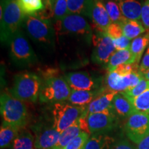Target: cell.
Listing matches in <instances>:
<instances>
[{
    "label": "cell",
    "instance_id": "obj_13",
    "mask_svg": "<svg viewBox=\"0 0 149 149\" xmlns=\"http://www.w3.org/2000/svg\"><path fill=\"white\" fill-rule=\"evenodd\" d=\"M87 120L91 135L106 134L116 126L117 116L112 110L102 113H91L88 114Z\"/></svg>",
    "mask_w": 149,
    "mask_h": 149
},
{
    "label": "cell",
    "instance_id": "obj_34",
    "mask_svg": "<svg viewBox=\"0 0 149 149\" xmlns=\"http://www.w3.org/2000/svg\"><path fill=\"white\" fill-rule=\"evenodd\" d=\"M105 33L112 40L120 38V37L124 35V34H123L122 23L112 22L109 25V26L107 28Z\"/></svg>",
    "mask_w": 149,
    "mask_h": 149
},
{
    "label": "cell",
    "instance_id": "obj_22",
    "mask_svg": "<svg viewBox=\"0 0 149 149\" xmlns=\"http://www.w3.org/2000/svg\"><path fill=\"white\" fill-rule=\"evenodd\" d=\"M69 13L91 19L94 0H66Z\"/></svg>",
    "mask_w": 149,
    "mask_h": 149
},
{
    "label": "cell",
    "instance_id": "obj_38",
    "mask_svg": "<svg viewBox=\"0 0 149 149\" xmlns=\"http://www.w3.org/2000/svg\"><path fill=\"white\" fill-rule=\"evenodd\" d=\"M148 70H149V46L141 58V63L139 67V72L141 73V72L146 71Z\"/></svg>",
    "mask_w": 149,
    "mask_h": 149
},
{
    "label": "cell",
    "instance_id": "obj_28",
    "mask_svg": "<svg viewBox=\"0 0 149 149\" xmlns=\"http://www.w3.org/2000/svg\"><path fill=\"white\" fill-rule=\"evenodd\" d=\"M26 16L34 15L45 8L43 0H17Z\"/></svg>",
    "mask_w": 149,
    "mask_h": 149
},
{
    "label": "cell",
    "instance_id": "obj_42",
    "mask_svg": "<svg viewBox=\"0 0 149 149\" xmlns=\"http://www.w3.org/2000/svg\"><path fill=\"white\" fill-rule=\"evenodd\" d=\"M50 1V2H51V3H53L54 1H55V0H44V1Z\"/></svg>",
    "mask_w": 149,
    "mask_h": 149
},
{
    "label": "cell",
    "instance_id": "obj_24",
    "mask_svg": "<svg viewBox=\"0 0 149 149\" xmlns=\"http://www.w3.org/2000/svg\"><path fill=\"white\" fill-rule=\"evenodd\" d=\"M149 44V31L144 35L136 37L132 41L130 50L135 58L136 64H139L143 53Z\"/></svg>",
    "mask_w": 149,
    "mask_h": 149
},
{
    "label": "cell",
    "instance_id": "obj_32",
    "mask_svg": "<svg viewBox=\"0 0 149 149\" xmlns=\"http://www.w3.org/2000/svg\"><path fill=\"white\" fill-rule=\"evenodd\" d=\"M149 88V81L144 79V77L141 79L139 84L136 85L135 87L129 89V90L125 91V92L122 93L128 98L131 99L136 97L139 96L141 93H143L145 91Z\"/></svg>",
    "mask_w": 149,
    "mask_h": 149
},
{
    "label": "cell",
    "instance_id": "obj_35",
    "mask_svg": "<svg viewBox=\"0 0 149 149\" xmlns=\"http://www.w3.org/2000/svg\"><path fill=\"white\" fill-rule=\"evenodd\" d=\"M139 65L136 63L122 64L117 66L114 71L120 74V75H126V74L133 73V72H139Z\"/></svg>",
    "mask_w": 149,
    "mask_h": 149
},
{
    "label": "cell",
    "instance_id": "obj_21",
    "mask_svg": "<svg viewBox=\"0 0 149 149\" xmlns=\"http://www.w3.org/2000/svg\"><path fill=\"white\" fill-rule=\"evenodd\" d=\"M133 63H135V60L130 49L116 51L111 56L108 63L107 69L108 72H111L120 65Z\"/></svg>",
    "mask_w": 149,
    "mask_h": 149
},
{
    "label": "cell",
    "instance_id": "obj_7",
    "mask_svg": "<svg viewBox=\"0 0 149 149\" xmlns=\"http://www.w3.org/2000/svg\"><path fill=\"white\" fill-rule=\"evenodd\" d=\"M88 107H77L66 102L53 104L52 107L53 126L61 133L73 124L80 117L88 112Z\"/></svg>",
    "mask_w": 149,
    "mask_h": 149
},
{
    "label": "cell",
    "instance_id": "obj_23",
    "mask_svg": "<svg viewBox=\"0 0 149 149\" xmlns=\"http://www.w3.org/2000/svg\"><path fill=\"white\" fill-rule=\"evenodd\" d=\"M20 128L2 122L0 129V148L5 149L13 144L19 133Z\"/></svg>",
    "mask_w": 149,
    "mask_h": 149
},
{
    "label": "cell",
    "instance_id": "obj_5",
    "mask_svg": "<svg viewBox=\"0 0 149 149\" xmlns=\"http://www.w3.org/2000/svg\"><path fill=\"white\" fill-rule=\"evenodd\" d=\"M42 82L40 76L34 72H23L17 74L10 94L23 102H35L40 96Z\"/></svg>",
    "mask_w": 149,
    "mask_h": 149
},
{
    "label": "cell",
    "instance_id": "obj_37",
    "mask_svg": "<svg viewBox=\"0 0 149 149\" xmlns=\"http://www.w3.org/2000/svg\"><path fill=\"white\" fill-rule=\"evenodd\" d=\"M141 20L145 29L147 31H149V0H146L143 3Z\"/></svg>",
    "mask_w": 149,
    "mask_h": 149
},
{
    "label": "cell",
    "instance_id": "obj_40",
    "mask_svg": "<svg viewBox=\"0 0 149 149\" xmlns=\"http://www.w3.org/2000/svg\"><path fill=\"white\" fill-rule=\"evenodd\" d=\"M135 149H149V135L137 144Z\"/></svg>",
    "mask_w": 149,
    "mask_h": 149
},
{
    "label": "cell",
    "instance_id": "obj_30",
    "mask_svg": "<svg viewBox=\"0 0 149 149\" xmlns=\"http://www.w3.org/2000/svg\"><path fill=\"white\" fill-rule=\"evenodd\" d=\"M129 100L136 112L149 115V88L139 96Z\"/></svg>",
    "mask_w": 149,
    "mask_h": 149
},
{
    "label": "cell",
    "instance_id": "obj_33",
    "mask_svg": "<svg viewBox=\"0 0 149 149\" xmlns=\"http://www.w3.org/2000/svg\"><path fill=\"white\" fill-rule=\"evenodd\" d=\"M89 135L90 134L84 132L81 133L80 135L72 139L62 149H81L89 139Z\"/></svg>",
    "mask_w": 149,
    "mask_h": 149
},
{
    "label": "cell",
    "instance_id": "obj_25",
    "mask_svg": "<svg viewBox=\"0 0 149 149\" xmlns=\"http://www.w3.org/2000/svg\"><path fill=\"white\" fill-rule=\"evenodd\" d=\"M122 26L123 34L129 40L140 36L146 31V29L139 20L127 19L122 23Z\"/></svg>",
    "mask_w": 149,
    "mask_h": 149
},
{
    "label": "cell",
    "instance_id": "obj_16",
    "mask_svg": "<svg viewBox=\"0 0 149 149\" xmlns=\"http://www.w3.org/2000/svg\"><path fill=\"white\" fill-rule=\"evenodd\" d=\"M91 20L95 30L106 32L112 23L104 5V0H94L91 14Z\"/></svg>",
    "mask_w": 149,
    "mask_h": 149
},
{
    "label": "cell",
    "instance_id": "obj_20",
    "mask_svg": "<svg viewBox=\"0 0 149 149\" xmlns=\"http://www.w3.org/2000/svg\"><path fill=\"white\" fill-rule=\"evenodd\" d=\"M124 17L130 20L141 19L142 4L138 0H115Z\"/></svg>",
    "mask_w": 149,
    "mask_h": 149
},
{
    "label": "cell",
    "instance_id": "obj_19",
    "mask_svg": "<svg viewBox=\"0 0 149 149\" xmlns=\"http://www.w3.org/2000/svg\"><path fill=\"white\" fill-rule=\"evenodd\" d=\"M113 110L116 116L129 117L136 113L131 102L122 93H117L113 100Z\"/></svg>",
    "mask_w": 149,
    "mask_h": 149
},
{
    "label": "cell",
    "instance_id": "obj_39",
    "mask_svg": "<svg viewBox=\"0 0 149 149\" xmlns=\"http://www.w3.org/2000/svg\"><path fill=\"white\" fill-rule=\"evenodd\" d=\"M109 149H135L134 146L126 139L120 140L113 144Z\"/></svg>",
    "mask_w": 149,
    "mask_h": 149
},
{
    "label": "cell",
    "instance_id": "obj_4",
    "mask_svg": "<svg viewBox=\"0 0 149 149\" xmlns=\"http://www.w3.org/2000/svg\"><path fill=\"white\" fill-rule=\"evenodd\" d=\"M0 111L3 122L22 129L27 124L29 113L26 104L10 94L3 93L0 98Z\"/></svg>",
    "mask_w": 149,
    "mask_h": 149
},
{
    "label": "cell",
    "instance_id": "obj_18",
    "mask_svg": "<svg viewBox=\"0 0 149 149\" xmlns=\"http://www.w3.org/2000/svg\"><path fill=\"white\" fill-rule=\"evenodd\" d=\"M117 93L113 91H108L98 96L88 105V114L112 111L113 100Z\"/></svg>",
    "mask_w": 149,
    "mask_h": 149
},
{
    "label": "cell",
    "instance_id": "obj_15",
    "mask_svg": "<svg viewBox=\"0 0 149 149\" xmlns=\"http://www.w3.org/2000/svg\"><path fill=\"white\" fill-rule=\"evenodd\" d=\"M34 146L36 149H52L57 144L61 133L53 127L37 126L35 127Z\"/></svg>",
    "mask_w": 149,
    "mask_h": 149
},
{
    "label": "cell",
    "instance_id": "obj_2",
    "mask_svg": "<svg viewBox=\"0 0 149 149\" xmlns=\"http://www.w3.org/2000/svg\"><path fill=\"white\" fill-rule=\"evenodd\" d=\"M72 89L64 76H59L55 70H48L44 74L40 93V102L43 103H57L68 100Z\"/></svg>",
    "mask_w": 149,
    "mask_h": 149
},
{
    "label": "cell",
    "instance_id": "obj_1",
    "mask_svg": "<svg viewBox=\"0 0 149 149\" xmlns=\"http://www.w3.org/2000/svg\"><path fill=\"white\" fill-rule=\"evenodd\" d=\"M25 17L17 0H1L0 37L1 42L8 44L15 33L22 26Z\"/></svg>",
    "mask_w": 149,
    "mask_h": 149
},
{
    "label": "cell",
    "instance_id": "obj_14",
    "mask_svg": "<svg viewBox=\"0 0 149 149\" xmlns=\"http://www.w3.org/2000/svg\"><path fill=\"white\" fill-rule=\"evenodd\" d=\"M88 112L80 117L78 120L72 124L70 127L66 128L61 133L60 137L55 146L52 149H62L66 146L72 139L80 135L81 133H87L91 134L88 124Z\"/></svg>",
    "mask_w": 149,
    "mask_h": 149
},
{
    "label": "cell",
    "instance_id": "obj_31",
    "mask_svg": "<svg viewBox=\"0 0 149 149\" xmlns=\"http://www.w3.org/2000/svg\"><path fill=\"white\" fill-rule=\"evenodd\" d=\"M53 19L55 24L62 21L69 13L66 0H55L53 5Z\"/></svg>",
    "mask_w": 149,
    "mask_h": 149
},
{
    "label": "cell",
    "instance_id": "obj_6",
    "mask_svg": "<svg viewBox=\"0 0 149 149\" xmlns=\"http://www.w3.org/2000/svg\"><path fill=\"white\" fill-rule=\"evenodd\" d=\"M9 57L15 66L26 68L35 65L37 57L21 30L15 33L8 43Z\"/></svg>",
    "mask_w": 149,
    "mask_h": 149
},
{
    "label": "cell",
    "instance_id": "obj_29",
    "mask_svg": "<svg viewBox=\"0 0 149 149\" xmlns=\"http://www.w3.org/2000/svg\"><path fill=\"white\" fill-rule=\"evenodd\" d=\"M104 2L112 22L123 23L127 20V19L123 16L115 0H104Z\"/></svg>",
    "mask_w": 149,
    "mask_h": 149
},
{
    "label": "cell",
    "instance_id": "obj_41",
    "mask_svg": "<svg viewBox=\"0 0 149 149\" xmlns=\"http://www.w3.org/2000/svg\"><path fill=\"white\" fill-rule=\"evenodd\" d=\"M141 75H142V77L144 78V79H146V80H148L149 81V70H146V71L145 72H143L140 73Z\"/></svg>",
    "mask_w": 149,
    "mask_h": 149
},
{
    "label": "cell",
    "instance_id": "obj_36",
    "mask_svg": "<svg viewBox=\"0 0 149 149\" xmlns=\"http://www.w3.org/2000/svg\"><path fill=\"white\" fill-rule=\"evenodd\" d=\"M113 42L116 51H122V50L130 49V44H131L130 40L124 36V35L120 37V38L113 40Z\"/></svg>",
    "mask_w": 149,
    "mask_h": 149
},
{
    "label": "cell",
    "instance_id": "obj_43",
    "mask_svg": "<svg viewBox=\"0 0 149 149\" xmlns=\"http://www.w3.org/2000/svg\"><path fill=\"white\" fill-rule=\"evenodd\" d=\"M43 1H44V0H43Z\"/></svg>",
    "mask_w": 149,
    "mask_h": 149
},
{
    "label": "cell",
    "instance_id": "obj_11",
    "mask_svg": "<svg viewBox=\"0 0 149 149\" xmlns=\"http://www.w3.org/2000/svg\"><path fill=\"white\" fill-rule=\"evenodd\" d=\"M64 77L72 90L95 91L103 88L102 78L91 75L88 72H69Z\"/></svg>",
    "mask_w": 149,
    "mask_h": 149
},
{
    "label": "cell",
    "instance_id": "obj_8",
    "mask_svg": "<svg viewBox=\"0 0 149 149\" xmlns=\"http://www.w3.org/2000/svg\"><path fill=\"white\" fill-rule=\"evenodd\" d=\"M55 31L59 34H69L82 37L86 40H92L93 31L88 21L83 16L77 14H68L62 21L56 24Z\"/></svg>",
    "mask_w": 149,
    "mask_h": 149
},
{
    "label": "cell",
    "instance_id": "obj_27",
    "mask_svg": "<svg viewBox=\"0 0 149 149\" xmlns=\"http://www.w3.org/2000/svg\"><path fill=\"white\" fill-rule=\"evenodd\" d=\"M21 130L13 143L12 149H34L33 135L27 130Z\"/></svg>",
    "mask_w": 149,
    "mask_h": 149
},
{
    "label": "cell",
    "instance_id": "obj_26",
    "mask_svg": "<svg viewBox=\"0 0 149 149\" xmlns=\"http://www.w3.org/2000/svg\"><path fill=\"white\" fill-rule=\"evenodd\" d=\"M113 139L105 134H95L89 137L81 149H109Z\"/></svg>",
    "mask_w": 149,
    "mask_h": 149
},
{
    "label": "cell",
    "instance_id": "obj_3",
    "mask_svg": "<svg viewBox=\"0 0 149 149\" xmlns=\"http://www.w3.org/2000/svg\"><path fill=\"white\" fill-rule=\"evenodd\" d=\"M22 26L30 38L38 45L54 48L55 29L51 19H43L36 15H27Z\"/></svg>",
    "mask_w": 149,
    "mask_h": 149
},
{
    "label": "cell",
    "instance_id": "obj_12",
    "mask_svg": "<svg viewBox=\"0 0 149 149\" xmlns=\"http://www.w3.org/2000/svg\"><path fill=\"white\" fill-rule=\"evenodd\" d=\"M139 72H135L126 75H120L115 71L109 72L106 77V84L108 90L116 93H124L135 87L142 79Z\"/></svg>",
    "mask_w": 149,
    "mask_h": 149
},
{
    "label": "cell",
    "instance_id": "obj_10",
    "mask_svg": "<svg viewBox=\"0 0 149 149\" xmlns=\"http://www.w3.org/2000/svg\"><path fill=\"white\" fill-rule=\"evenodd\" d=\"M127 137L136 144L149 135V115L136 112L128 117L125 125Z\"/></svg>",
    "mask_w": 149,
    "mask_h": 149
},
{
    "label": "cell",
    "instance_id": "obj_17",
    "mask_svg": "<svg viewBox=\"0 0 149 149\" xmlns=\"http://www.w3.org/2000/svg\"><path fill=\"white\" fill-rule=\"evenodd\" d=\"M104 88L95 91L72 90L67 101L68 103L77 107H87L95 99L105 92Z\"/></svg>",
    "mask_w": 149,
    "mask_h": 149
},
{
    "label": "cell",
    "instance_id": "obj_9",
    "mask_svg": "<svg viewBox=\"0 0 149 149\" xmlns=\"http://www.w3.org/2000/svg\"><path fill=\"white\" fill-rule=\"evenodd\" d=\"M91 41L93 45L92 61L97 64L107 67L111 56L116 51L113 40L105 32L95 30Z\"/></svg>",
    "mask_w": 149,
    "mask_h": 149
}]
</instances>
